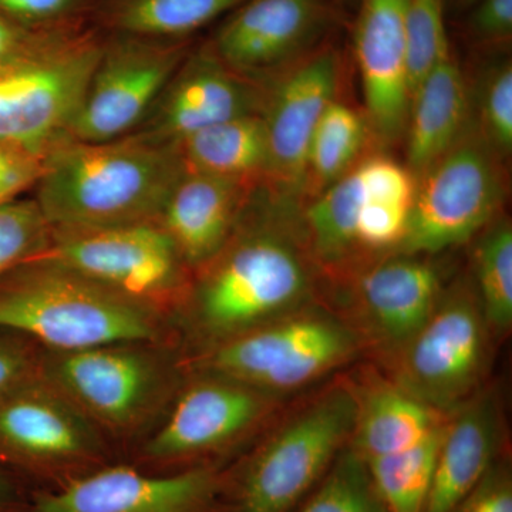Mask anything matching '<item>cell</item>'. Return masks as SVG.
Returning a JSON list of instances; mask_svg holds the SVG:
<instances>
[{"label": "cell", "instance_id": "6da1fadb", "mask_svg": "<svg viewBox=\"0 0 512 512\" xmlns=\"http://www.w3.org/2000/svg\"><path fill=\"white\" fill-rule=\"evenodd\" d=\"M315 271L301 205L259 184L227 245L192 274L171 322L200 352L306 305Z\"/></svg>", "mask_w": 512, "mask_h": 512}, {"label": "cell", "instance_id": "7a4b0ae2", "mask_svg": "<svg viewBox=\"0 0 512 512\" xmlns=\"http://www.w3.org/2000/svg\"><path fill=\"white\" fill-rule=\"evenodd\" d=\"M184 171L178 144L143 134L69 141L47 157L33 198L52 229L157 222Z\"/></svg>", "mask_w": 512, "mask_h": 512}, {"label": "cell", "instance_id": "3957f363", "mask_svg": "<svg viewBox=\"0 0 512 512\" xmlns=\"http://www.w3.org/2000/svg\"><path fill=\"white\" fill-rule=\"evenodd\" d=\"M0 329L47 352L114 343H168V316L47 254L0 276Z\"/></svg>", "mask_w": 512, "mask_h": 512}, {"label": "cell", "instance_id": "277c9868", "mask_svg": "<svg viewBox=\"0 0 512 512\" xmlns=\"http://www.w3.org/2000/svg\"><path fill=\"white\" fill-rule=\"evenodd\" d=\"M417 178L387 150H373L301 208L313 264L328 276L356 274L397 254L406 237ZM352 278V276H350Z\"/></svg>", "mask_w": 512, "mask_h": 512}, {"label": "cell", "instance_id": "5b68a950", "mask_svg": "<svg viewBox=\"0 0 512 512\" xmlns=\"http://www.w3.org/2000/svg\"><path fill=\"white\" fill-rule=\"evenodd\" d=\"M353 383H338L286 420L244 461L225 470L210 512H293L349 446Z\"/></svg>", "mask_w": 512, "mask_h": 512}, {"label": "cell", "instance_id": "8992f818", "mask_svg": "<svg viewBox=\"0 0 512 512\" xmlns=\"http://www.w3.org/2000/svg\"><path fill=\"white\" fill-rule=\"evenodd\" d=\"M184 366L168 343H114L42 350L40 377L104 436L131 437L163 420L185 380Z\"/></svg>", "mask_w": 512, "mask_h": 512}, {"label": "cell", "instance_id": "52a82bcc", "mask_svg": "<svg viewBox=\"0 0 512 512\" xmlns=\"http://www.w3.org/2000/svg\"><path fill=\"white\" fill-rule=\"evenodd\" d=\"M104 37L96 26L37 33L0 64V143L40 156L69 143Z\"/></svg>", "mask_w": 512, "mask_h": 512}, {"label": "cell", "instance_id": "ba28073f", "mask_svg": "<svg viewBox=\"0 0 512 512\" xmlns=\"http://www.w3.org/2000/svg\"><path fill=\"white\" fill-rule=\"evenodd\" d=\"M362 348L359 330L332 313L303 305L200 350L184 363L194 372L228 377L279 397L348 365Z\"/></svg>", "mask_w": 512, "mask_h": 512}, {"label": "cell", "instance_id": "9c48e42d", "mask_svg": "<svg viewBox=\"0 0 512 512\" xmlns=\"http://www.w3.org/2000/svg\"><path fill=\"white\" fill-rule=\"evenodd\" d=\"M507 164L474 124L417 178L406 237L397 254L429 256L467 244L503 215Z\"/></svg>", "mask_w": 512, "mask_h": 512}, {"label": "cell", "instance_id": "30bf717a", "mask_svg": "<svg viewBox=\"0 0 512 512\" xmlns=\"http://www.w3.org/2000/svg\"><path fill=\"white\" fill-rule=\"evenodd\" d=\"M185 379L164 420L144 440L133 466L148 473H174L215 464L211 460L258 429L278 397L214 373Z\"/></svg>", "mask_w": 512, "mask_h": 512}, {"label": "cell", "instance_id": "8fae6325", "mask_svg": "<svg viewBox=\"0 0 512 512\" xmlns=\"http://www.w3.org/2000/svg\"><path fill=\"white\" fill-rule=\"evenodd\" d=\"M47 254L93 281L173 318L192 272L158 222L52 229Z\"/></svg>", "mask_w": 512, "mask_h": 512}, {"label": "cell", "instance_id": "7c38bea8", "mask_svg": "<svg viewBox=\"0 0 512 512\" xmlns=\"http://www.w3.org/2000/svg\"><path fill=\"white\" fill-rule=\"evenodd\" d=\"M107 464L106 436L42 379L0 399V467L53 490Z\"/></svg>", "mask_w": 512, "mask_h": 512}, {"label": "cell", "instance_id": "4fadbf2b", "mask_svg": "<svg viewBox=\"0 0 512 512\" xmlns=\"http://www.w3.org/2000/svg\"><path fill=\"white\" fill-rule=\"evenodd\" d=\"M491 336L471 282H457L444 289L430 318L396 353L393 380L450 414L480 390Z\"/></svg>", "mask_w": 512, "mask_h": 512}, {"label": "cell", "instance_id": "5bb4252c", "mask_svg": "<svg viewBox=\"0 0 512 512\" xmlns=\"http://www.w3.org/2000/svg\"><path fill=\"white\" fill-rule=\"evenodd\" d=\"M332 0H245L205 37L215 55L259 86L348 32Z\"/></svg>", "mask_w": 512, "mask_h": 512}, {"label": "cell", "instance_id": "9a60e30c", "mask_svg": "<svg viewBox=\"0 0 512 512\" xmlns=\"http://www.w3.org/2000/svg\"><path fill=\"white\" fill-rule=\"evenodd\" d=\"M104 35L99 62L70 130V141L77 143H106L133 134L200 39Z\"/></svg>", "mask_w": 512, "mask_h": 512}, {"label": "cell", "instance_id": "2e32d148", "mask_svg": "<svg viewBox=\"0 0 512 512\" xmlns=\"http://www.w3.org/2000/svg\"><path fill=\"white\" fill-rule=\"evenodd\" d=\"M340 37L264 86L261 117L268 146V167L262 184L272 194L301 207L306 158L313 133L329 104L342 93L345 50Z\"/></svg>", "mask_w": 512, "mask_h": 512}, {"label": "cell", "instance_id": "e0dca14e", "mask_svg": "<svg viewBox=\"0 0 512 512\" xmlns=\"http://www.w3.org/2000/svg\"><path fill=\"white\" fill-rule=\"evenodd\" d=\"M225 470L215 463L157 474L111 463L62 487L35 491L18 512H210Z\"/></svg>", "mask_w": 512, "mask_h": 512}, {"label": "cell", "instance_id": "ac0fdd59", "mask_svg": "<svg viewBox=\"0 0 512 512\" xmlns=\"http://www.w3.org/2000/svg\"><path fill=\"white\" fill-rule=\"evenodd\" d=\"M409 0H357L348 32L363 106L380 150L400 146L409 113Z\"/></svg>", "mask_w": 512, "mask_h": 512}, {"label": "cell", "instance_id": "d6986e66", "mask_svg": "<svg viewBox=\"0 0 512 512\" xmlns=\"http://www.w3.org/2000/svg\"><path fill=\"white\" fill-rule=\"evenodd\" d=\"M264 96V87L229 69L200 37L133 134L178 144L214 124L261 114Z\"/></svg>", "mask_w": 512, "mask_h": 512}, {"label": "cell", "instance_id": "ffe728a7", "mask_svg": "<svg viewBox=\"0 0 512 512\" xmlns=\"http://www.w3.org/2000/svg\"><path fill=\"white\" fill-rule=\"evenodd\" d=\"M349 279L367 332L394 355L427 322L444 291L439 269L421 255L384 256Z\"/></svg>", "mask_w": 512, "mask_h": 512}, {"label": "cell", "instance_id": "44dd1931", "mask_svg": "<svg viewBox=\"0 0 512 512\" xmlns=\"http://www.w3.org/2000/svg\"><path fill=\"white\" fill-rule=\"evenodd\" d=\"M255 187L188 170L181 175L157 222L192 274L227 245Z\"/></svg>", "mask_w": 512, "mask_h": 512}, {"label": "cell", "instance_id": "7402d4cb", "mask_svg": "<svg viewBox=\"0 0 512 512\" xmlns=\"http://www.w3.org/2000/svg\"><path fill=\"white\" fill-rule=\"evenodd\" d=\"M503 414L493 390H478L448 414L424 512H451L500 458Z\"/></svg>", "mask_w": 512, "mask_h": 512}, {"label": "cell", "instance_id": "603a6c76", "mask_svg": "<svg viewBox=\"0 0 512 512\" xmlns=\"http://www.w3.org/2000/svg\"><path fill=\"white\" fill-rule=\"evenodd\" d=\"M470 123L466 69L453 50L417 84L410 97L402 144L416 178L447 153Z\"/></svg>", "mask_w": 512, "mask_h": 512}, {"label": "cell", "instance_id": "cb8c5ba5", "mask_svg": "<svg viewBox=\"0 0 512 512\" xmlns=\"http://www.w3.org/2000/svg\"><path fill=\"white\" fill-rule=\"evenodd\" d=\"M353 387L357 412L349 446L365 461L419 446L448 419V414L421 402L393 379L377 377Z\"/></svg>", "mask_w": 512, "mask_h": 512}, {"label": "cell", "instance_id": "d4e9b609", "mask_svg": "<svg viewBox=\"0 0 512 512\" xmlns=\"http://www.w3.org/2000/svg\"><path fill=\"white\" fill-rule=\"evenodd\" d=\"M178 148L185 170L251 185L265 181L268 146L261 114L204 128L181 140Z\"/></svg>", "mask_w": 512, "mask_h": 512}, {"label": "cell", "instance_id": "484cf974", "mask_svg": "<svg viewBox=\"0 0 512 512\" xmlns=\"http://www.w3.org/2000/svg\"><path fill=\"white\" fill-rule=\"evenodd\" d=\"M242 2L245 0H101L93 26L107 35L195 39Z\"/></svg>", "mask_w": 512, "mask_h": 512}, {"label": "cell", "instance_id": "4316f807", "mask_svg": "<svg viewBox=\"0 0 512 512\" xmlns=\"http://www.w3.org/2000/svg\"><path fill=\"white\" fill-rule=\"evenodd\" d=\"M377 148L365 110L343 99L340 93L322 114L313 133L306 158L302 205L335 184Z\"/></svg>", "mask_w": 512, "mask_h": 512}, {"label": "cell", "instance_id": "83f0119b", "mask_svg": "<svg viewBox=\"0 0 512 512\" xmlns=\"http://www.w3.org/2000/svg\"><path fill=\"white\" fill-rule=\"evenodd\" d=\"M466 69L470 119L488 147L505 164L512 153L511 50L468 53Z\"/></svg>", "mask_w": 512, "mask_h": 512}, {"label": "cell", "instance_id": "f1b7e54d", "mask_svg": "<svg viewBox=\"0 0 512 512\" xmlns=\"http://www.w3.org/2000/svg\"><path fill=\"white\" fill-rule=\"evenodd\" d=\"M473 249V286L491 335L512 328V225L500 215L477 235Z\"/></svg>", "mask_w": 512, "mask_h": 512}, {"label": "cell", "instance_id": "f546056e", "mask_svg": "<svg viewBox=\"0 0 512 512\" xmlns=\"http://www.w3.org/2000/svg\"><path fill=\"white\" fill-rule=\"evenodd\" d=\"M444 426L410 450L366 460L376 493L387 512H424Z\"/></svg>", "mask_w": 512, "mask_h": 512}, {"label": "cell", "instance_id": "4dcf8cb0", "mask_svg": "<svg viewBox=\"0 0 512 512\" xmlns=\"http://www.w3.org/2000/svg\"><path fill=\"white\" fill-rule=\"evenodd\" d=\"M293 512H387L366 461L346 446L322 480Z\"/></svg>", "mask_w": 512, "mask_h": 512}, {"label": "cell", "instance_id": "1f68e13d", "mask_svg": "<svg viewBox=\"0 0 512 512\" xmlns=\"http://www.w3.org/2000/svg\"><path fill=\"white\" fill-rule=\"evenodd\" d=\"M410 97L423 77L453 50L444 0H409L406 18Z\"/></svg>", "mask_w": 512, "mask_h": 512}, {"label": "cell", "instance_id": "d6a6232c", "mask_svg": "<svg viewBox=\"0 0 512 512\" xmlns=\"http://www.w3.org/2000/svg\"><path fill=\"white\" fill-rule=\"evenodd\" d=\"M52 227L35 198L0 204V276L29 259L46 254Z\"/></svg>", "mask_w": 512, "mask_h": 512}, {"label": "cell", "instance_id": "836d02e7", "mask_svg": "<svg viewBox=\"0 0 512 512\" xmlns=\"http://www.w3.org/2000/svg\"><path fill=\"white\" fill-rule=\"evenodd\" d=\"M101 0H0V13L33 32L93 26Z\"/></svg>", "mask_w": 512, "mask_h": 512}, {"label": "cell", "instance_id": "e575fe53", "mask_svg": "<svg viewBox=\"0 0 512 512\" xmlns=\"http://www.w3.org/2000/svg\"><path fill=\"white\" fill-rule=\"evenodd\" d=\"M448 28L468 53L511 50L512 0H480Z\"/></svg>", "mask_w": 512, "mask_h": 512}, {"label": "cell", "instance_id": "d590c367", "mask_svg": "<svg viewBox=\"0 0 512 512\" xmlns=\"http://www.w3.org/2000/svg\"><path fill=\"white\" fill-rule=\"evenodd\" d=\"M40 360L42 349L35 343L0 329V399L42 379Z\"/></svg>", "mask_w": 512, "mask_h": 512}, {"label": "cell", "instance_id": "8d00e7d4", "mask_svg": "<svg viewBox=\"0 0 512 512\" xmlns=\"http://www.w3.org/2000/svg\"><path fill=\"white\" fill-rule=\"evenodd\" d=\"M47 157L0 143V204L22 197L23 192L35 190L45 171Z\"/></svg>", "mask_w": 512, "mask_h": 512}, {"label": "cell", "instance_id": "74e56055", "mask_svg": "<svg viewBox=\"0 0 512 512\" xmlns=\"http://www.w3.org/2000/svg\"><path fill=\"white\" fill-rule=\"evenodd\" d=\"M451 512H512V473L505 458L490 470Z\"/></svg>", "mask_w": 512, "mask_h": 512}, {"label": "cell", "instance_id": "f35d334b", "mask_svg": "<svg viewBox=\"0 0 512 512\" xmlns=\"http://www.w3.org/2000/svg\"><path fill=\"white\" fill-rule=\"evenodd\" d=\"M37 33L23 28L0 13V64L20 52Z\"/></svg>", "mask_w": 512, "mask_h": 512}, {"label": "cell", "instance_id": "ab89813d", "mask_svg": "<svg viewBox=\"0 0 512 512\" xmlns=\"http://www.w3.org/2000/svg\"><path fill=\"white\" fill-rule=\"evenodd\" d=\"M26 500L28 498L15 474L0 467V512H18Z\"/></svg>", "mask_w": 512, "mask_h": 512}, {"label": "cell", "instance_id": "60d3db41", "mask_svg": "<svg viewBox=\"0 0 512 512\" xmlns=\"http://www.w3.org/2000/svg\"><path fill=\"white\" fill-rule=\"evenodd\" d=\"M478 2L480 0H444L448 23L460 18L461 15H464L467 10L473 8Z\"/></svg>", "mask_w": 512, "mask_h": 512}, {"label": "cell", "instance_id": "b9f144b4", "mask_svg": "<svg viewBox=\"0 0 512 512\" xmlns=\"http://www.w3.org/2000/svg\"><path fill=\"white\" fill-rule=\"evenodd\" d=\"M336 6H339L340 9L345 10L346 13H349L350 16L353 15V10L356 8L357 0H332Z\"/></svg>", "mask_w": 512, "mask_h": 512}]
</instances>
